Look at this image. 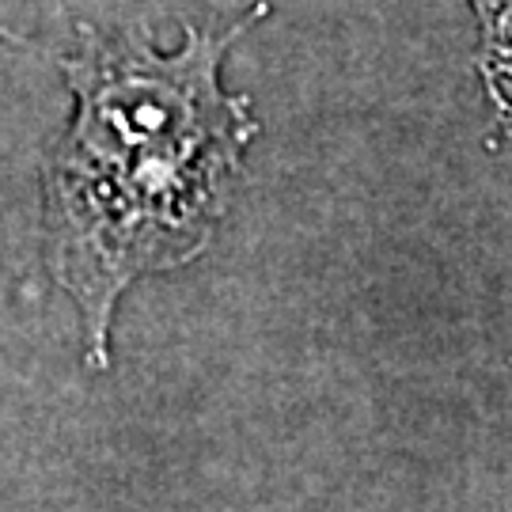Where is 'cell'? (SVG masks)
Wrapping results in <instances>:
<instances>
[{"label":"cell","mask_w":512,"mask_h":512,"mask_svg":"<svg viewBox=\"0 0 512 512\" xmlns=\"http://www.w3.org/2000/svg\"><path fill=\"white\" fill-rule=\"evenodd\" d=\"M258 16L217 35L186 27L179 50L84 27L61 61L76 107L46 164V255L95 368L110 365L122 293L194 262L228 213L258 118L224 92L220 61Z\"/></svg>","instance_id":"obj_1"},{"label":"cell","mask_w":512,"mask_h":512,"mask_svg":"<svg viewBox=\"0 0 512 512\" xmlns=\"http://www.w3.org/2000/svg\"><path fill=\"white\" fill-rule=\"evenodd\" d=\"M471 4L482 19L490 76L512 73V0H471Z\"/></svg>","instance_id":"obj_2"}]
</instances>
